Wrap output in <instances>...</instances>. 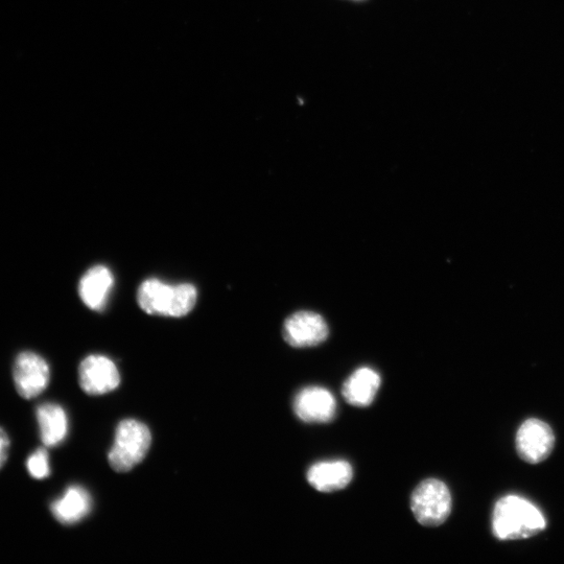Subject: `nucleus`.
Instances as JSON below:
<instances>
[{
	"instance_id": "14",
	"label": "nucleus",
	"mask_w": 564,
	"mask_h": 564,
	"mask_svg": "<svg viewBox=\"0 0 564 564\" xmlns=\"http://www.w3.org/2000/svg\"><path fill=\"white\" fill-rule=\"evenodd\" d=\"M41 441L46 448L60 445L68 434V418L65 410L52 403H46L36 411Z\"/></svg>"
},
{
	"instance_id": "11",
	"label": "nucleus",
	"mask_w": 564,
	"mask_h": 564,
	"mask_svg": "<svg viewBox=\"0 0 564 564\" xmlns=\"http://www.w3.org/2000/svg\"><path fill=\"white\" fill-rule=\"evenodd\" d=\"M382 384L381 376L369 367H362L352 373L342 387L345 401L355 407L370 406Z\"/></svg>"
},
{
	"instance_id": "6",
	"label": "nucleus",
	"mask_w": 564,
	"mask_h": 564,
	"mask_svg": "<svg viewBox=\"0 0 564 564\" xmlns=\"http://www.w3.org/2000/svg\"><path fill=\"white\" fill-rule=\"evenodd\" d=\"M554 445V433L542 420H527L516 435L517 453L530 464L545 461L551 455Z\"/></svg>"
},
{
	"instance_id": "12",
	"label": "nucleus",
	"mask_w": 564,
	"mask_h": 564,
	"mask_svg": "<svg viewBox=\"0 0 564 564\" xmlns=\"http://www.w3.org/2000/svg\"><path fill=\"white\" fill-rule=\"evenodd\" d=\"M354 477V470L347 461H324L314 464L308 472L309 483L320 492L344 489Z\"/></svg>"
},
{
	"instance_id": "16",
	"label": "nucleus",
	"mask_w": 564,
	"mask_h": 564,
	"mask_svg": "<svg viewBox=\"0 0 564 564\" xmlns=\"http://www.w3.org/2000/svg\"><path fill=\"white\" fill-rule=\"evenodd\" d=\"M10 451V438L3 428H0V468L7 462Z\"/></svg>"
},
{
	"instance_id": "3",
	"label": "nucleus",
	"mask_w": 564,
	"mask_h": 564,
	"mask_svg": "<svg viewBox=\"0 0 564 564\" xmlns=\"http://www.w3.org/2000/svg\"><path fill=\"white\" fill-rule=\"evenodd\" d=\"M152 443L149 428L143 422L123 420L115 432V440L109 452L110 466L117 473H127L143 461Z\"/></svg>"
},
{
	"instance_id": "7",
	"label": "nucleus",
	"mask_w": 564,
	"mask_h": 564,
	"mask_svg": "<svg viewBox=\"0 0 564 564\" xmlns=\"http://www.w3.org/2000/svg\"><path fill=\"white\" fill-rule=\"evenodd\" d=\"M80 386L89 395H104L121 384V375L116 365L105 356L87 357L79 368Z\"/></svg>"
},
{
	"instance_id": "15",
	"label": "nucleus",
	"mask_w": 564,
	"mask_h": 564,
	"mask_svg": "<svg viewBox=\"0 0 564 564\" xmlns=\"http://www.w3.org/2000/svg\"><path fill=\"white\" fill-rule=\"evenodd\" d=\"M28 472L36 480H44L51 475L49 453L45 449L34 452L27 461Z\"/></svg>"
},
{
	"instance_id": "10",
	"label": "nucleus",
	"mask_w": 564,
	"mask_h": 564,
	"mask_svg": "<svg viewBox=\"0 0 564 564\" xmlns=\"http://www.w3.org/2000/svg\"><path fill=\"white\" fill-rule=\"evenodd\" d=\"M113 284V275L107 267H92L80 280V297L86 307L100 312L106 307Z\"/></svg>"
},
{
	"instance_id": "8",
	"label": "nucleus",
	"mask_w": 564,
	"mask_h": 564,
	"mask_svg": "<svg viewBox=\"0 0 564 564\" xmlns=\"http://www.w3.org/2000/svg\"><path fill=\"white\" fill-rule=\"evenodd\" d=\"M329 329L324 318L313 312H298L290 316L284 324V338L295 348L313 347L328 338Z\"/></svg>"
},
{
	"instance_id": "1",
	"label": "nucleus",
	"mask_w": 564,
	"mask_h": 564,
	"mask_svg": "<svg viewBox=\"0 0 564 564\" xmlns=\"http://www.w3.org/2000/svg\"><path fill=\"white\" fill-rule=\"evenodd\" d=\"M197 297V289L191 284L168 285L156 278L144 281L137 293L141 310L149 315L172 318L190 314Z\"/></svg>"
},
{
	"instance_id": "13",
	"label": "nucleus",
	"mask_w": 564,
	"mask_h": 564,
	"mask_svg": "<svg viewBox=\"0 0 564 564\" xmlns=\"http://www.w3.org/2000/svg\"><path fill=\"white\" fill-rule=\"evenodd\" d=\"M92 500L89 492L81 486H70L64 495L56 500L51 510L55 519L62 525H75L90 513Z\"/></svg>"
},
{
	"instance_id": "4",
	"label": "nucleus",
	"mask_w": 564,
	"mask_h": 564,
	"mask_svg": "<svg viewBox=\"0 0 564 564\" xmlns=\"http://www.w3.org/2000/svg\"><path fill=\"white\" fill-rule=\"evenodd\" d=\"M411 509L422 526L442 525L449 519L452 511L450 489L443 482L435 479L421 482L413 492Z\"/></svg>"
},
{
	"instance_id": "2",
	"label": "nucleus",
	"mask_w": 564,
	"mask_h": 564,
	"mask_svg": "<svg viewBox=\"0 0 564 564\" xmlns=\"http://www.w3.org/2000/svg\"><path fill=\"white\" fill-rule=\"evenodd\" d=\"M546 526L543 513L521 497L507 496L493 510L492 531L500 540L529 538L542 532Z\"/></svg>"
},
{
	"instance_id": "5",
	"label": "nucleus",
	"mask_w": 564,
	"mask_h": 564,
	"mask_svg": "<svg viewBox=\"0 0 564 564\" xmlns=\"http://www.w3.org/2000/svg\"><path fill=\"white\" fill-rule=\"evenodd\" d=\"M13 376L18 394L22 398L32 399L49 386L51 369L41 356L25 351L15 360Z\"/></svg>"
},
{
	"instance_id": "9",
	"label": "nucleus",
	"mask_w": 564,
	"mask_h": 564,
	"mask_svg": "<svg viewBox=\"0 0 564 564\" xmlns=\"http://www.w3.org/2000/svg\"><path fill=\"white\" fill-rule=\"evenodd\" d=\"M294 411L304 422L326 423L337 414L336 398L322 387L304 388L294 399Z\"/></svg>"
}]
</instances>
